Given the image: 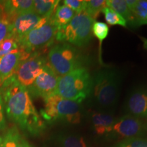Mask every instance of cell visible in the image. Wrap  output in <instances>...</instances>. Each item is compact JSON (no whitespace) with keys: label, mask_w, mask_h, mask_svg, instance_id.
Segmentation results:
<instances>
[{"label":"cell","mask_w":147,"mask_h":147,"mask_svg":"<svg viewBox=\"0 0 147 147\" xmlns=\"http://www.w3.org/2000/svg\"><path fill=\"white\" fill-rule=\"evenodd\" d=\"M6 115L21 129L32 135L40 134L45 127L33 104L28 90L16 80L14 74L0 87Z\"/></svg>","instance_id":"cell-1"},{"label":"cell","mask_w":147,"mask_h":147,"mask_svg":"<svg viewBox=\"0 0 147 147\" xmlns=\"http://www.w3.org/2000/svg\"><path fill=\"white\" fill-rule=\"evenodd\" d=\"M121 85V74L115 69L106 68L92 76L90 97L93 107L108 110L115 107Z\"/></svg>","instance_id":"cell-2"},{"label":"cell","mask_w":147,"mask_h":147,"mask_svg":"<svg viewBox=\"0 0 147 147\" xmlns=\"http://www.w3.org/2000/svg\"><path fill=\"white\" fill-rule=\"evenodd\" d=\"M92 76L85 67H80L62 76H59L55 94L66 100L81 104L89 97Z\"/></svg>","instance_id":"cell-3"},{"label":"cell","mask_w":147,"mask_h":147,"mask_svg":"<svg viewBox=\"0 0 147 147\" xmlns=\"http://www.w3.org/2000/svg\"><path fill=\"white\" fill-rule=\"evenodd\" d=\"M44 100L45 106L40 115L47 122L61 121L75 125L81 121L82 110L80 103L66 100L56 94L46 97Z\"/></svg>","instance_id":"cell-4"},{"label":"cell","mask_w":147,"mask_h":147,"mask_svg":"<svg viewBox=\"0 0 147 147\" xmlns=\"http://www.w3.org/2000/svg\"><path fill=\"white\" fill-rule=\"evenodd\" d=\"M47 62L58 76H62L84 67L87 63V58L76 47L63 43L51 48L48 55Z\"/></svg>","instance_id":"cell-5"},{"label":"cell","mask_w":147,"mask_h":147,"mask_svg":"<svg viewBox=\"0 0 147 147\" xmlns=\"http://www.w3.org/2000/svg\"><path fill=\"white\" fill-rule=\"evenodd\" d=\"M94 22L95 20L84 12L76 14L67 25L58 29L56 39L75 47H85L92 38Z\"/></svg>","instance_id":"cell-6"},{"label":"cell","mask_w":147,"mask_h":147,"mask_svg":"<svg viewBox=\"0 0 147 147\" xmlns=\"http://www.w3.org/2000/svg\"><path fill=\"white\" fill-rule=\"evenodd\" d=\"M58 29L51 17L46 23L18 38L17 40L20 48L31 54L32 51L50 45L56 38Z\"/></svg>","instance_id":"cell-7"},{"label":"cell","mask_w":147,"mask_h":147,"mask_svg":"<svg viewBox=\"0 0 147 147\" xmlns=\"http://www.w3.org/2000/svg\"><path fill=\"white\" fill-rule=\"evenodd\" d=\"M47 64V59L38 53L30 55L20 64L14 74L16 80L26 89L30 87Z\"/></svg>","instance_id":"cell-8"},{"label":"cell","mask_w":147,"mask_h":147,"mask_svg":"<svg viewBox=\"0 0 147 147\" xmlns=\"http://www.w3.org/2000/svg\"><path fill=\"white\" fill-rule=\"evenodd\" d=\"M147 132V125L136 117L125 115L117 119L109 136L129 139L142 136Z\"/></svg>","instance_id":"cell-9"},{"label":"cell","mask_w":147,"mask_h":147,"mask_svg":"<svg viewBox=\"0 0 147 147\" xmlns=\"http://www.w3.org/2000/svg\"><path fill=\"white\" fill-rule=\"evenodd\" d=\"M58 79L59 76L47 63L44 67L42 72L37 76L32 85L27 89L30 95L45 99L50 95L55 94Z\"/></svg>","instance_id":"cell-10"},{"label":"cell","mask_w":147,"mask_h":147,"mask_svg":"<svg viewBox=\"0 0 147 147\" xmlns=\"http://www.w3.org/2000/svg\"><path fill=\"white\" fill-rule=\"evenodd\" d=\"M50 18H42L34 11L18 14L13 18H9L11 22L12 37L18 40L30 31L47 23Z\"/></svg>","instance_id":"cell-11"},{"label":"cell","mask_w":147,"mask_h":147,"mask_svg":"<svg viewBox=\"0 0 147 147\" xmlns=\"http://www.w3.org/2000/svg\"><path fill=\"white\" fill-rule=\"evenodd\" d=\"M125 108L129 115L138 119H147V87L134 89L127 97Z\"/></svg>","instance_id":"cell-12"},{"label":"cell","mask_w":147,"mask_h":147,"mask_svg":"<svg viewBox=\"0 0 147 147\" xmlns=\"http://www.w3.org/2000/svg\"><path fill=\"white\" fill-rule=\"evenodd\" d=\"M30 55L23 49H18L0 57V87L5 80L13 76L20 64Z\"/></svg>","instance_id":"cell-13"},{"label":"cell","mask_w":147,"mask_h":147,"mask_svg":"<svg viewBox=\"0 0 147 147\" xmlns=\"http://www.w3.org/2000/svg\"><path fill=\"white\" fill-rule=\"evenodd\" d=\"M90 117L95 133L100 136H109L117 120L113 115L103 111H93Z\"/></svg>","instance_id":"cell-14"},{"label":"cell","mask_w":147,"mask_h":147,"mask_svg":"<svg viewBox=\"0 0 147 147\" xmlns=\"http://www.w3.org/2000/svg\"><path fill=\"white\" fill-rule=\"evenodd\" d=\"M3 11L10 18L25 12L33 11L34 1L32 0H8L1 1Z\"/></svg>","instance_id":"cell-15"},{"label":"cell","mask_w":147,"mask_h":147,"mask_svg":"<svg viewBox=\"0 0 147 147\" xmlns=\"http://www.w3.org/2000/svg\"><path fill=\"white\" fill-rule=\"evenodd\" d=\"M0 147H32L16 127L9 129L2 137Z\"/></svg>","instance_id":"cell-16"},{"label":"cell","mask_w":147,"mask_h":147,"mask_svg":"<svg viewBox=\"0 0 147 147\" xmlns=\"http://www.w3.org/2000/svg\"><path fill=\"white\" fill-rule=\"evenodd\" d=\"M106 6L109 7L115 12L122 16L127 23H129L133 27H137L136 18L125 2V0H107Z\"/></svg>","instance_id":"cell-17"},{"label":"cell","mask_w":147,"mask_h":147,"mask_svg":"<svg viewBox=\"0 0 147 147\" xmlns=\"http://www.w3.org/2000/svg\"><path fill=\"white\" fill-rule=\"evenodd\" d=\"M76 12L65 5H58L54 14L51 16V19L59 29L67 25L76 15Z\"/></svg>","instance_id":"cell-18"},{"label":"cell","mask_w":147,"mask_h":147,"mask_svg":"<svg viewBox=\"0 0 147 147\" xmlns=\"http://www.w3.org/2000/svg\"><path fill=\"white\" fill-rule=\"evenodd\" d=\"M59 2L58 0H35L33 11L42 18H50Z\"/></svg>","instance_id":"cell-19"},{"label":"cell","mask_w":147,"mask_h":147,"mask_svg":"<svg viewBox=\"0 0 147 147\" xmlns=\"http://www.w3.org/2000/svg\"><path fill=\"white\" fill-rule=\"evenodd\" d=\"M57 141L61 147H89L83 138L77 134H61Z\"/></svg>","instance_id":"cell-20"},{"label":"cell","mask_w":147,"mask_h":147,"mask_svg":"<svg viewBox=\"0 0 147 147\" xmlns=\"http://www.w3.org/2000/svg\"><path fill=\"white\" fill-rule=\"evenodd\" d=\"M102 12L104 14L105 20L108 25H120L126 27L127 25L125 19L120 14L115 12L109 7L106 6L102 9Z\"/></svg>","instance_id":"cell-21"},{"label":"cell","mask_w":147,"mask_h":147,"mask_svg":"<svg viewBox=\"0 0 147 147\" xmlns=\"http://www.w3.org/2000/svg\"><path fill=\"white\" fill-rule=\"evenodd\" d=\"M106 6L105 0H89L87 1L84 12L95 20L102 9Z\"/></svg>","instance_id":"cell-22"},{"label":"cell","mask_w":147,"mask_h":147,"mask_svg":"<svg viewBox=\"0 0 147 147\" xmlns=\"http://www.w3.org/2000/svg\"><path fill=\"white\" fill-rule=\"evenodd\" d=\"M108 33H109V27L106 23L100 21H95L93 24L92 34L100 42V51L102 42L107 38Z\"/></svg>","instance_id":"cell-23"},{"label":"cell","mask_w":147,"mask_h":147,"mask_svg":"<svg viewBox=\"0 0 147 147\" xmlns=\"http://www.w3.org/2000/svg\"><path fill=\"white\" fill-rule=\"evenodd\" d=\"M136 18L137 27L142 25V23L147 16V0H138L137 4L132 10Z\"/></svg>","instance_id":"cell-24"},{"label":"cell","mask_w":147,"mask_h":147,"mask_svg":"<svg viewBox=\"0 0 147 147\" xmlns=\"http://www.w3.org/2000/svg\"><path fill=\"white\" fill-rule=\"evenodd\" d=\"M10 38H12L11 22L8 15L3 12L0 14V42Z\"/></svg>","instance_id":"cell-25"},{"label":"cell","mask_w":147,"mask_h":147,"mask_svg":"<svg viewBox=\"0 0 147 147\" xmlns=\"http://www.w3.org/2000/svg\"><path fill=\"white\" fill-rule=\"evenodd\" d=\"M21 49L17 40L14 38H7L0 42V57Z\"/></svg>","instance_id":"cell-26"},{"label":"cell","mask_w":147,"mask_h":147,"mask_svg":"<svg viewBox=\"0 0 147 147\" xmlns=\"http://www.w3.org/2000/svg\"><path fill=\"white\" fill-rule=\"evenodd\" d=\"M117 147H147V139L141 137L125 139Z\"/></svg>","instance_id":"cell-27"},{"label":"cell","mask_w":147,"mask_h":147,"mask_svg":"<svg viewBox=\"0 0 147 147\" xmlns=\"http://www.w3.org/2000/svg\"><path fill=\"white\" fill-rule=\"evenodd\" d=\"M87 1L84 0H65L63 4L74 11L76 14H79L84 12Z\"/></svg>","instance_id":"cell-28"},{"label":"cell","mask_w":147,"mask_h":147,"mask_svg":"<svg viewBox=\"0 0 147 147\" xmlns=\"http://www.w3.org/2000/svg\"><path fill=\"white\" fill-rule=\"evenodd\" d=\"M5 108L4 103L1 93H0V130L3 129L5 127Z\"/></svg>","instance_id":"cell-29"},{"label":"cell","mask_w":147,"mask_h":147,"mask_svg":"<svg viewBox=\"0 0 147 147\" xmlns=\"http://www.w3.org/2000/svg\"><path fill=\"white\" fill-rule=\"evenodd\" d=\"M125 2L127 3V5L128 8H129V10L132 12L134 7H135L136 5L137 4L138 0H125Z\"/></svg>","instance_id":"cell-30"},{"label":"cell","mask_w":147,"mask_h":147,"mask_svg":"<svg viewBox=\"0 0 147 147\" xmlns=\"http://www.w3.org/2000/svg\"><path fill=\"white\" fill-rule=\"evenodd\" d=\"M140 38L141 40H142L143 43V47H144L145 49H146L147 50V38H144V37H142V36H140Z\"/></svg>","instance_id":"cell-31"},{"label":"cell","mask_w":147,"mask_h":147,"mask_svg":"<svg viewBox=\"0 0 147 147\" xmlns=\"http://www.w3.org/2000/svg\"><path fill=\"white\" fill-rule=\"evenodd\" d=\"M4 12L3 11V4H2V2H1V1H0V14L1 13H3V12Z\"/></svg>","instance_id":"cell-32"},{"label":"cell","mask_w":147,"mask_h":147,"mask_svg":"<svg viewBox=\"0 0 147 147\" xmlns=\"http://www.w3.org/2000/svg\"><path fill=\"white\" fill-rule=\"evenodd\" d=\"M147 25V16H146V18H145V20L142 23V25Z\"/></svg>","instance_id":"cell-33"},{"label":"cell","mask_w":147,"mask_h":147,"mask_svg":"<svg viewBox=\"0 0 147 147\" xmlns=\"http://www.w3.org/2000/svg\"><path fill=\"white\" fill-rule=\"evenodd\" d=\"M1 141H2V137L0 136V146H1Z\"/></svg>","instance_id":"cell-34"}]
</instances>
